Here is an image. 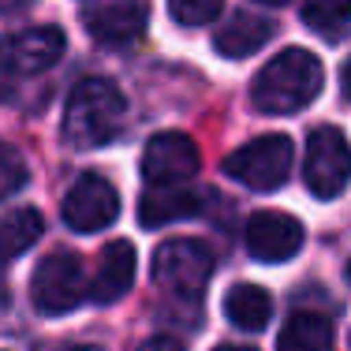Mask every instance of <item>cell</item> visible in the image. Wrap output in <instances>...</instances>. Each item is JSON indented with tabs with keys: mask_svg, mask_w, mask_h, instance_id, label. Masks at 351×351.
Instances as JSON below:
<instances>
[{
	"mask_svg": "<svg viewBox=\"0 0 351 351\" xmlns=\"http://www.w3.org/2000/svg\"><path fill=\"white\" fill-rule=\"evenodd\" d=\"M322 86H325L322 60L306 49H284L254 75L250 101L269 116H288L311 105L322 94Z\"/></svg>",
	"mask_w": 351,
	"mask_h": 351,
	"instance_id": "1",
	"label": "cell"
},
{
	"mask_svg": "<svg viewBox=\"0 0 351 351\" xmlns=\"http://www.w3.org/2000/svg\"><path fill=\"white\" fill-rule=\"evenodd\" d=\"M128 101L108 79H86L71 90L64 108V142L75 149H97L120 131Z\"/></svg>",
	"mask_w": 351,
	"mask_h": 351,
	"instance_id": "2",
	"label": "cell"
},
{
	"mask_svg": "<svg viewBox=\"0 0 351 351\" xmlns=\"http://www.w3.org/2000/svg\"><path fill=\"white\" fill-rule=\"evenodd\" d=\"M90 295V280H86V265H82L79 254L71 250H56L45 262L34 269V280H30V299H34L38 314H68L82 299Z\"/></svg>",
	"mask_w": 351,
	"mask_h": 351,
	"instance_id": "3",
	"label": "cell"
},
{
	"mask_svg": "<svg viewBox=\"0 0 351 351\" xmlns=\"http://www.w3.org/2000/svg\"><path fill=\"white\" fill-rule=\"evenodd\" d=\"M291 161H295V146L288 135H262L239 146L224 161V172L250 191H277L291 176Z\"/></svg>",
	"mask_w": 351,
	"mask_h": 351,
	"instance_id": "4",
	"label": "cell"
},
{
	"mask_svg": "<svg viewBox=\"0 0 351 351\" xmlns=\"http://www.w3.org/2000/svg\"><path fill=\"white\" fill-rule=\"evenodd\" d=\"M213 277V254L198 239H169L154 254V280L176 299H195Z\"/></svg>",
	"mask_w": 351,
	"mask_h": 351,
	"instance_id": "5",
	"label": "cell"
},
{
	"mask_svg": "<svg viewBox=\"0 0 351 351\" xmlns=\"http://www.w3.org/2000/svg\"><path fill=\"white\" fill-rule=\"evenodd\" d=\"M303 180L314 198H337L344 195L351 183V146L344 131L322 128L306 142V161H303Z\"/></svg>",
	"mask_w": 351,
	"mask_h": 351,
	"instance_id": "6",
	"label": "cell"
},
{
	"mask_svg": "<svg viewBox=\"0 0 351 351\" xmlns=\"http://www.w3.org/2000/svg\"><path fill=\"white\" fill-rule=\"evenodd\" d=\"M68 49V38L56 27H27L0 38V68L8 75H41Z\"/></svg>",
	"mask_w": 351,
	"mask_h": 351,
	"instance_id": "7",
	"label": "cell"
},
{
	"mask_svg": "<svg viewBox=\"0 0 351 351\" xmlns=\"http://www.w3.org/2000/svg\"><path fill=\"white\" fill-rule=\"evenodd\" d=\"M198 172V146L180 131H165L146 142L142 154V176L154 187H180Z\"/></svg>",
	"mask_w": 351,
	"mask_h": 351,
	"instance_id": "8",
	"label": "cell"
},
{
	"mask_svg": "<svg viewBox=\"0 0 351 351\" xmlns=\"http://www.w3.org/2000/svg\"><path fill=\"white\" fill-rule=\"evenodd\" d=\"M120 217V195L105 176H82L64 195V221L75 232H101Z\"/></svg>",
	"mask_w": 351,
	"mask_h": 351,
	"instance_id": "9",
	"label": "cell"
},
{
	"mask_svg": "<svg viewBox=\"0 0 351 351\" xmlns=\"http://www.w3.org/2000/svg\"><path fill=\"white\" fill-rule=\"evenodd\" d=\"M247 250L250 258H258V262H288V258L299 254V247H303V224L295 221V217L288 213H277V210H262L254 213L247 221Z\"/></svg>",
	"mask_w": 351,
	"mask_h": 351,
	"instance_id": "10",
	"label": "cell"
},
{
	"mask_svg": "<svg viewBox=\"0 0 351 351\" xmlns=\"http://www.w3.org/2000/svg\"><path fill=\"white\" fill-rule=\"evenodd\" d=\"M149 4L146 0H108L86 12V30L101 45H131L146 34Z\"/></svg>",
	"mask_w": 351,
	"mask_h": 351,
	"instance_id": "11",
	"label": "cell"
},
{
	"mask_svg": "<svg viewBox=\"0 0 351 351\" xmlns=\"http://www.w3.org/2000/svg\"><path fill=\"white\" fill-rule=\"evenodd\" d=\"M135 269H138V254L128 239H116L101 250L97 269L90 277V299L94 303H116L120 295H128L135 284Z\"/></svg>",
	"mask_w": 351,
	"mask_h": 351,
	"instance_id": "12",
	"label": "cell"
},
{
	"mask_svg": "<svg viewBox=\"0 0 351 351\" xmlns=\"http://www.w3.org/2000/svg\"><path fill=\"white\" fill-rule=\"evenodd\" d=\"M202 210V195L180 187H149L138 202V221L146 228H165L172 221H183V217H195Z\"/></svg>",
	"mask_w": 351,
	"mask_h": 351,
	"instance_id": "13",
	"label": "cell"
},
{
	"mask_svg": "<svg viewBox=\"0 0 351 351\" xmlns=\"http://www.w3.org/2000/svg\"><path fill=\"white\" fill-rule=\"evenodd\" d=\"M269 38H273L269 19H262V15H236V19H228L217 30L213 45H217V53L228 56V60H243V56H254Z\"/></svg>",
	"mask_w": 351,
	"mask_h": 351,
	"instance_id": "14",
	"label": "cell"
},
{
	"mask_svg": "<svg viewBox=\"0 0 351 351\" xmlns=\"http://www.w3.org/2000/svg\"><path fill=\"white\" fill-rule=\"evenodd\" d=\"M224 317H228L236 329H247V332L265 329V322L273 317L269 291L258 288V284H236V288L224 295Z\"/></svg>",
	"mask_w": 351,
	"mask_h": 351,
	"instance_id": "15",
	"label": "cell"
},
{
	"mask_svg": "<svg viewBox=\"0 0 351 351\" xmlns=\"http://www.w3.org/2000/svg\"><path fill=\"white\" fill-rule=\"evenodd\" d=\"M277 351H332V325L329 317L314 311H299L284 322Z\"/></svg>",
	"mask_w": 351,
	"mask_h": 351,
	"instance_id": "16",
	"label": "cell"
},
{
	"mask_svg": "<svg viewBox=\"0 0 351 351\" xmlns=\"http://www.w3.org/2000/svg\"><path fill=\"white\" fill-rule=\"evenodd\" d=\"M41 228H45V221H41V213L30 210V206H19V210L0 213V265L34 247Z\"/></svg>",
	"mask_w": 351,
	"mask_h": 351,
	"instance_id": "17",
	"label": "cell"
},
{
	"mask_svg": "<svg viewBox=\"0 0 351 351\" xmlns=\"http://www.w3.org/2000/svg\"><path fill=\"white\" fill-rule=\"evenodd\" d=\"M303 23L325 41L351 34V0H303Z\"/></svg>",
	"mask_w": 351,
	"mask_h": 351,
	"instance_id": "18",
	"label": "cell"
},
{
	"mask_svg": "<svg viewBox=\"0 0 351 351\" xmlns=\"http://www.w3.org/2000/svg\"><path fill=\"white\" fill-rule=\"evenodd\" d=\"M224 0H169V12L180 27H206L217 19Z\"/></svg>",
	"mask_w": 351,
	"mask_h": 351,
	"instance_id": "19",
	"label": "cell"
},
{
	"mask_svg": "<svg viewBox=\"0 0 351 351\" xmlns=\"http://www.w3.org/2000/svg\"><path fill=\"white\" fill-rule=\"evenodd\" d=\"M23 183H27V161L19 157V149H15V146L0 142V202L12 198Z\"/></svg>",
	"mask_w": 351,
	"mask_h": 351,
	"instance_id": "20",
	"label": "cell"
},
{
	"mask_svg": "<svg viewBox=\"0 0 351 351\" xmlns=\"http://www.w3.org/2000/svg\"><path fill=\"white\" fill-rule=\"evenodd\" d=\"M138 351H183V344L172 340V337H154V340H146Z\"/></svg>",
	"mask_w": 351,
	"mask_h": 351,
	"instance_id": "21",
	"label": "cell"
},
{
	"mask_svg": "<svg viewBox=\"0 0 351 351\" xmlns=\"http://www.w3.org/2000/svg\"><path fill=\"white\" fill-rule=\"evenodd\" d=\"M27 4H34V0H0V15H12V12H23Z\"/></svg>",
	"mask_w": 351,
	"mask_h": 351,
	"instance_id": "22",
	"label": "cell"
},
{
	"mask_svg": "<svg viewBox=\"0 0 351 351\" xmlns=\"http://www.w3.org/2000/svg\"><path fill=\"white\" fill-rule=\"evenodd\" d=\"M340 82H344V94L351 97V60L344 64V75H340Z\"/></svg>",
	"mask_w": 351,
	"mask_h": 351,
	"instance_id": "23",
	"label": "cell"
},
{
	"mask_svg": "<svg viewBox=\"0 0 351 351\" xmlns=\"http://www.w3.org/2000/svg\"><path fill=\"white\" fill-rule=\"evenodd\" d=\"M217 351H254V348H236V344H221Z\"/></svg>",
	"mask_w": 351,
	"mask_h": 351,
	"instance_id": "24",
	"label": "cell"
},
{
	"mask_svg": "<svg viewBox=\"0 0 351 351\" xmlns=\"http://www.w3.org/2000/svg\"><path fill=\"white\" fill-rule=\"evenodd\" d=\"M258 4H288V0H258Z\"/></svg>",
	"mask_w": 351,
	"mask_h": 351,
	"instance_id": "25",
	"label": "cell"
},
{
	"mask_svg": "<svg viewBox=\"0 0 351 351\" xmlns=\"http://www.w3.org/2000/svg\"><path fill=\"white\" fill-rule=\"evenodd\" d=\"M75 351H97V348H75Z\"/></svg>",
	"mask_w": 351,
	"mask_h": 351,
	"instance_id": "26",
	"label": "cell"
},
{
	"mask_svg": "<svg viewBox=\"0 0 351 351\" xmlns=\"http://www.w3.org/2000/svg\"><path fill=\"white\" fill-rule=\"evenodd\" d=\"M348 280H351V265H348Z\"/></svg>",
	"mask_w": 351,
	"mask_h": 351,
	"instance_id": "27",
	"label": "cell"
}]
</instances>
